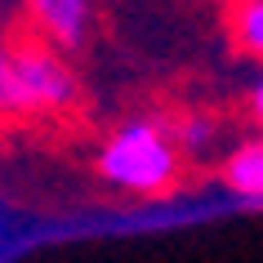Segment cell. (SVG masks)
Returning a JSON list of instances; mask_svg holds the SVG:
<instances>
[{
  "instance_id": "1",
  "label": "cell",
  "mask_w": 263,
  "mask_h": 263,
  "mask_svg": "<svg viewBox=\"0 0 263 263\" xmlns=\"http://www.w3.org/2000/svg\"><path fill=\"white\" fill-rule=\"evenodd\" d=\"M98 174H103V183L121 187V192L156 196L179 174V147L156 121H129L103 143Z\"/></svg>"
},
{
  "instance_id": "2",
  "label": "cell",
  "mask_w": 263,
  "mask_h": 263,
  "mask_svg": "<svg viewBox=\"0 0 263 263\" xmlns=\"http://www.w3.org/2000/svg\"><path fill=\"white\" fill-rule=\"evenodd\" d=\"M18 58V111L23 116H45V111H63L81 98V81L76 67L67 63L63 49L49 41L14 45Z\"/></svg>"
},
{
  "instance_id": "3",
  "label": "cell",
  "mask_w": 263,
  "mask_h": 263,
  "mask_svg": "<svg viewBox=\"0 0 263 263\" xmlns=\"http://www.w3.org/2000/svg\"><path fill=\"white\" fill-rule=\"evenodd\" d=\"M31 23L41 27V41H49L63 54H76L89 45L94 31V0H23Z\"/></svg>"
},
{
  "instance_id": "4",
  "label": "cell",
  "mask_w": 263,
  "mask_h": 263,
  "mask_svg": "<svg viewBox=\"0 0 263 263\" xmlns=\"http://www.w3.org/2000/svg\"><path fill=\"white\" fill-rule=\"evenodd\" d=\"M223 183L228 192L250 201V205H263V139L241 143L228 161H223Z\"/></svg>"
},
{
  "instance_id": "5",
  "label": "cell",
  "mask_w": 263,
  "mask_h": 263,
  "mask_svg": "<svg viewBox=\"0 0 263 263\" xmlns=\"http://www.w3.org/2000/svg\"><path fill=\"white\" fill-rule=\"evenodd\" d=\"M236 41L254 58H263V0H246L236 5Z\"/></svg>"
},
{
  "instance_id": "6",
  "label": "cell",
  "mask_w": 263,
  "mask_h": 263,
  "mask_svg": "<svg viewBox=\"0 0 263 263\" xmlns=\"http://www.w3.org/2000/svg\"><path fill=\"white\" fill-rule=\"evenodd\" d=\"M0 116H23L18 111V58L5 36H0Z\"/></svg>"
},
{
  "instance_id": "7",
  "label": "cell",
  "mask_w": 263,
  "mask_h": 263,
  "mask_svg": "<svg viewBox=\"0 0 263 263\" xmlns=\"http://www.w3.org/2000/svg\"><path fill=\"white\" fill-rule=\"evenodd\" d=\"M205 139H210V125H187V129H183V147H205Z\"/></svg>"
},
{
  "instance_id": "8",
  "label": "cell",
  "mask_w": 263,
  "mask_h": 263,
  "mask_svg": "<svg viewBox=\"0 0 263 263\" xmlns=\"http://www.w3.org/2000/svg\"><path fill=\"white\" fill-rule=\"evenodd\" d=\"M250 111H254V121H259V129H263V76L254 81V89H250Z\"/></svg>"
},
{
  "instance_id": "9",
  "label": "cell",
  "mask_w": 263,
  "mask_h": 263,
  "mask_svg": "<svg viewBox=\"0 0 263 263\" xmlns=\"http://www.w3.org/2000/svg\"><path fill=\"white\" fill-rule=\"evenodd\" d=\"M232 5H246V0H232Z\"/></svg>"
}]
</instances>
